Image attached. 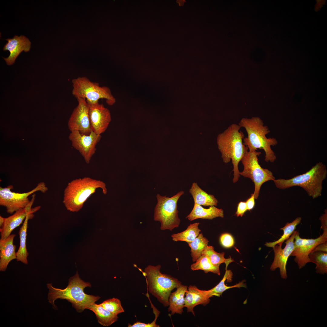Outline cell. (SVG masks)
<instances>
[{"label":"cell","instance_id":"obj_7","mask_svg":"<svg viewBox=\"0 0 327 327\" xmlns=\"http://www.w3.org/2000/svg\"><path fill=\"white\" fill-rule=\"evenodd\" d=\"M73 88L72 93L76 98L86 99L89 104L99 102L101 99H106L107 104L113 105L116 99L110 89L106 86H101L99 83L93 82L86 77H78L72 81Z\"/></svg>","mask_w":327,"mask_h":327},{"label":"cell","instance_id":"obj_3","mask_svg":"<svg viewBox=\"0 0 327 327\" xmlns=\"http://www.w3.org/2000/svg\"><path fill=\"white\" fill-rule=\"evenodd\" d=\"M239 125L244 128L247 134V137L243 139V144L249 151L263 149L265 153V161L267 162H273L276 159L272 146L276 145L278 141L274 138H267L266 135L270 132L267 126L264 125L262 120L258 117L251 118H243Z\"/></svg>","mask_w":327,"mask_h":327},{"label":"cell","instance_id":"obj_19","mask_svg":"<svg viewBox=\"0 0 327 327\" xmlns=\"http://www.w3.org/2000/svg\"><path fill=\"white\" fill-rule=\"evenodd\" d=\"M185 297L184 307L187 312H191L194 315V308L197 306H206L210 302V298L203 292V290L198 289L195 286L190 285L188 287Z\"/></svg>","mask_w":327,"mask_h":327},{"label":"cell","instance_id":"obj_14","mask_svg":"<svg viewBox=\"0 0 327 327\" xmlns=\"http://www.w3.org/2000/svg\"><path fill=\"white\" fill-rule=\"evenodd\" d=\"M35 197V194L34 193L32 195L30 203L27 206L16 211L12 215L5 218L4 223L0 228L1 239L8 237L15 229L24 221L28 215L34 213L40 209V206L32 208Z\"/></svg>","mask_w":327,"mask_h":327},{"label":"cell","instance_id":"obj_32","mask_svg":"<svg viewBox=\"0 0 327 327\" xmlns=\"http://www.w3.org/2000/svg\"><path fill=\"white\" fill-rule=\"evenodd\" d=\"M99 305L106 309L117 315L124 312L121 301L117 298H114L107 299Z\"/></svg>","mask_w":327,"mask_h":327},{"label":"cell","instance_id":"obj_31","mask_svg":"<svg viewBox=\"0 0 327 327\" xmlns=\"http://www.w3.org/2000/svg\"><path fill=\"white\" fill-rule=\"evenodd\" d=\"M224 254V252L219 253L216 252L213 246L208 245L205 248L202 253V255L206 256L214 266L219 267L220 264L224 263L226 265V268H227L229 263L233 261L231 258L229 259L225 258Z\"/></svg>","mask_w":327,"mask_h":327},{"label":"cell","instance_id":"obj_21","mask_svg":"<svg viewBox=\"0 0 327 327\" xmlns=\"http://www.w3.org/2000/svg\"><path fill=\"white\" fill-rule=\"evenodd\" d=\"M188 287L182 284L176 288L174 292L171 293L169 298L168 312L171 315L182 314L184 307L185 296Z\"/></svg>","mask_w":327,"mask_h":327},{"label":"cell","instance_id":"obj_34","mask_svg":"<svg viewBox=\"0 0 327 327\" xmlns=\"http://www.w3.org/2000/svg\"><path fill=\"white\" fill-rule=\"evenodd\" d=\"M157 317L155 316V319L151 323H145L139 321H137L134 323L133 325H131L130 323L128 324V327H159L160 326L157 324L156 323V319Z\"/></svg>","mask_w":327,"mask_h":327},{"label":"cell","instance_id":"obj_11","mask_svg":"<svg viewBox=\"0 0 327 327\" xmlns=\"http://www.w3.org/2000/svg\"><path fill=\"white\" fill-rule=\"evenodd\" d=\"M299 235L297 231L295 237L293 249L290 256L295 257L294 261L300 269L310 262L309 255L315 247L327 241V232H323L322 235L315 239L302 238Z\"/></svg>","mask_w":327,"mask_h":327},{"label":"cell","instance_id":"obj_4","mask_svg":"<svg viewBox=\"0 0 327 327\" xmlns=\"http://www.w3.org/2000/svg\"><path fill=\"white\" fill-rule=\"evenodd\" d=\"M99 188L102 189L104 194H107L106 185L102 181L88 177L74 180L68 183L64 190L63 203L68 210L78 212L88 198Z\"/></svg>","mask_w":327,"mask_h":327},{"label":"cell","instance_id":"obj_10","mask_svg":"<svg viewBox=\"0 0 327 327\" xmlns=\"http://www.w3.org/2000/svg\"><path fill=\"white\" fill-rule=\"evenodd\" d=\"M13 188L12 185L4 188L0 187V205L5 207L7 212L10 214L27 206L31 202L28 198L31 195L38 191L45 193L48 190L43 182H39L35 188L25 193L12 192L11 190Z\"/></svg>","mask_w":327,"mask_h":327},{"label":"cell","instance_id":"obj_22","mask_svg":"<svg viewBox=\"0 0 327 327\" xmlns=\"http://www.w3.org/2000/svg\"><path fill=\"white\" fill-rule=\"evenodd\" d=\"M189 192L193 197L194 203L204 206L217 205L218 201L214 196L202 190L197 183H192Z\"/></svg>","mask_w":327,"mask_h":327},{"label":"cell","instance_id":"obj_8","mask_svg":"<svg viewBox=\"0 0 327 327\" xmlns=\"http://www.w3.org/2000/svg\"><path fill=\"white\" fill-rule=\"evenodd\" d=\"M184 193V192L181 191L171 197L157 194L154 220L160 223L161 230L172 231L179 226L180 220L178 216L177 202Z\"/></svg>","mask_w":327,"mask_h":327},{"label":"cell","instance_id":"obj_36","mask_svg":"<svg viewBox=\"0 0 327 327\" xmlns=\"http://www.w3.org/2000/svg\"><path fill=\"white\" fill-rule=\"evenodd\" d=\"M325 213L323 214L319 218L321 223V228L323 230V232H327V209L325 210Z\"/></svg>","mask_w":327,"mask_h":327},{"label":"cell","instance_id":"obj_6","mask_svg":"<svg viewBox=\"0 0 327 327\" xmlns=\"http://www.w3.org/2000/svg\"><path fill=\"white\" fill-rule=\"evenodd\" d=\"M161 266L149 265L143 272L147 280L148 290L164 307L169 306V298L171 291L182 284L177 279L162 273Z\"/></svg>","mask_w":327,"mask_h":327},{"label":"cell","instance_id":"obj_37","mask_svg":"<svg viewBox=\"0 0 327 327\" xmlns=\"http://www.w3.org/2000/svg\"><path fill=\"white\" fill-rule=\"evenodd\" d=\"M255 198L253 193L251 194V197L246 202L248 210L250 211L254 207L255 205Z\"/></svg>","mask_w":327,"mask_h":327},{"label":"cell","instance_id":"obj_27","mask_svg":"<svg viewBox=\"0 0 327 327\" xmlns=\"http://www.w3.org/2000/svg\"><path fill=\"white\" fill-rule=\"evenodd\" d=\"M191 269L193 270H201L205 273L210 272L220 275L219 267L213 265L209 259L205 255H202L195 262L191 265Z\"/></svg>","mask_w":327,"mask_h":327},{"label":"cell","instance_id":"obj_38","mask_svg":"<svg viewBox=\"0 0 327 327\" xmlns=\"http://www.w3.org/2000/svg\"><path fill=\"white\" fill-rule=\"evenodd\" d=\"M314 251H321L327 252V241L317 245L312 251V252Z\"/></svg>","mask_w":327,"mask_h":327},{"label":"cell","instance_id":"obj_17","mask_svg":"<svg viewBox=\"0 0 327 327\" xmlns=\"http://www.w3.org/2000/svg\"><path fill=\"white\" fill-rule=\"evenodd\" d=\"M8 41L4 46L3 50H8L10 52L9 56L4 58L7 64L10 65L15 62L18 56L23 51L27 52L30 50L31 42L29 39L25 36H20L15 35L12 38L6 39Z\"/></svg>","mask_w":327,"mask_h":327},{"label":"cell","instance_id":"obj_13","mask_svg":"<svg viewBox=\"0 0 327 327\" xmlns=\"http://www.w3.org/2000/svg\"><path fill=\"white\" fill-rule=\"evenodd\" d=\"M78 104L74 109L69 118L68 125L71 131H78L88 134L92 131L89 114V106L86 99L76 98Z\"/></svg>","mask_w":327,"mask_h":327},{"label":"cell","instance_id":"obj_5","mask_svg":"<svg viewBox=\"0 0 327 327\" xmlns=\"http://www.w3.org/2000/svg\"><path fill=\"white\" fill-rule=\"evenodd\" d=\"M327 170L326 166L322 162L316 164L305 173L285 179H275V184L277 188L284 190L294 186L302 188L308 196L313 199L322 195V182L326 178Z\"/></svg>","mask_w":327,"mask_h":327},{"label":"cell","instance_id":"obj_25","mask_svg":"<svg viewBox=\"0 0 327 327\" xmlns=\"http://www.w3.org/2000/svg\"><path fill=\"white\" fill-rule=\"evenodd\" d=\"M232 272L230 270H227L223 279L220 282L215 286L208 290H203L204 293L209 298L214 296L220 297L223 292L226 290L232 288L246 287V284L243 281L240 282L236 285L231 286H227L225 284V282L226 279L231 278Z\"/></svg>","mask_w":327,"mask_h":327},{"label":"cell","instance_id":"obj_29","mask_svg":"<svg viewBox=\"0 0 327 327\" xmlns=\"http://www.w3.org/2000/svg\"><path fill=\"white\" fill-rule=\"evenodd\" d=\"M309 257L310 262L316 265V273L322 274L327 273V252H312L309 254Z\"/></svg>","mask_w":327,"mask_h":327},{"label":"cell","instance_id":"obj_35","mask_svg":"<svg viewBox=\"0 0 327 327\" xmlns=\"http://www.w3.org/2000/svg\"><path fill=\"white\" fill-rule=\"evenodd\" d=\"M247 210H248L246 202L240 201L238 204L235 214L237 216H242Z\"/></svg>","mask_w":327,"mask_h":327},{"label":"cell","instance_id":"obj_12","mask_svg":"<svg viewBox=\"0 0 327 327\" xmlns=\"http://www.w3.org/2000/svg\"><path fill=\"white\" fill-rule=\"evenodd\" d=\"M69 138L73 147L78 151L86 163H90L96 151V146L101 138V135L92 131L88 134L78 131H71Z\"/></svg>","mask_w":327,"mask_h":327},{"label":"cell","instance_id":"obj_39","mask_svg":"<svg viewBox=\"0 0 327 327\" xmlns=\"http://www.w3.org/2000/svg\"><path fill=\"white\" fill-rule=\"evenodd\" d=\"M5 221V218L2 216H0V227H2L3 226Z\"/></svg>","mask_w":327,"mask_h":327},{"label":"cell","instance_id":"obj_26","mask_svg":"<svg viewBox=\"0 0 327 327\" xmlns=\"http://www.w3.org/2000/svg\"><path fill=\"white\" fill-rule=\"evenodd\" d=\"M199 224V223L191 224L184 231L173 234L171 236L173 240L175 241H183L188 243L193 241L201 231L198 227Z\"/></svg>","mask_w":327,"mask_h":327},{"label":"cell","instance_id":"obj_30","mask_svg":"<svg viewBox=\"0 0 327 327\" xmlns=\"http://www.w3.org/2000/svg\"><path fill=\"white\" fill-rule=\"evenodd\" d=\"M301 220V217H299L296 218L292 222L287 223L285 226L280 229V230H282L283 232L281 238L274 242L266 243L265 244V246L272 248L277 244L282 246L284 242L289 238L295 230L296 226L300 223Z\"/></svg>","mask_w":327,"mask_h":327},{"label":"cell","instance_id":"obj_28","mask_svg":"<svg viewBox=\"0 0 327 327\" xmlns=\"http://www.w3.org/2000/svg\"><path fill=\"white\" fill-rule=\"evenodd\" d=\"M208 240L201 233L193 241L188 243L191 248V254L193 262H196L202 255L203 252L208 245Z\"/></svg>","mask_w":327,"mask_h":327},{"label":"cell","instance_id":"obj_2","mask_svg":"<svg viewBox=\"0 0 327 327\" xmlns=\"http://www.w3.org/2000/svg\"><path fill=\"white\" fill-rule=\"evenodd\" d=\"M241 128L239 125L232 124L220 134L217 138L218 148L223 162L227 163L232 160L233 166V183L239 180L240 172L238 164L248 150V147L243 144V139L244 135L240 131Z\"/></svg>","mask_w":327,"mask_h":327},{"label":"cell","instance_id":"obj_23","mask_svg":"<svg viewBox=\"0 0 327 327\" xmlns=\"http://www.w3.org/2000/svg\"><path fill=\"white\" fill-rule=\"evenodd\" d=\"M34 216V213L28 215L26 216L18 232L20 245L16 252V259L17 261H20L25 264H28L27 258L29 255L26 245L28 221L29 220L32 219Z\"/></svg>","mask_w":327,"mask_h":327},{"label":"cell","instance_id":"obj_33","mask_svg":"<svg viewBox=\"0 0 327 327\" xmlns=\"http://www.w3.org/2000/svg\"><path fill=\"white\" fill-rule=\"evenodd\" d=\"M220 241L221 245L226 248H229L233 246L234 243V240L232 236L228 233H223L221 235L220 237Z\"/></svg>","mask_w":327,"mask_h":327},{"label":"cell","instance_id":"obj_1","mask_svg":"<svg viewBox=\"0 0 327 327\" xmlns=\"http://www.w3.org/2000/svg\"><path fill=\"white\" fill-rule=\"evenodd\" d=\"M47 286L49 290L48 295V302L54 309H57L54 304L58 299H66L71 302L77 311L81 312L87 309L92 304L98 300L101 297L98 296L86 294L84 289L91 287V285L88 282L81 279L78 272L69 280L68 284L65 289H61L54 287L51 283H48Z\"/></svg>","mask_w":327,"mask_h":327},{"label":"cell","instance_id":"obj_9","mask_svg":"<svg viewBox=\"0 0 327 327\" xmlns=\"http://www.w3.org/2000/svg\"><path fill=\"white\" fill-rule=\"evenodd\" d=\"M261 154L256 150L248 151L241 160L243 169L239 174L244 177L250 178L254 184L253 193L255 199L259 196L262 184L269 181L275 179L272 173L267 169L261 167L258 161V156Z\"/></svg>","mask_w":327,"mask_h":327},{"label":"cell","instance_id":"obj_24","mask_svg":"<svg viewBox=\"0 0 327 327\" xmlns=\"http://www.w3.org/2000/svg\"><path fill=\"white\" fill-rule=\"evenodd\" d=\"M88 309L95 313L98 322L103 326H110L118 320L117 315L107 310L99 304L94 303L90 305Z\"/></svg>","mask_w":327,"mask_h":327},{"label":"cell","instance_id":"obj_18","mask_svg":"<svg viewBox=\"0 0 327 327\" xmlns=\"http://www.w3.org/2000/svg\"><path fill=\"white\" fill-rule=\"evenodd\" d=\"M16 235L11 234L8 237L0 239V271H5L10 261L16 259V246L13 244Z\"/></svg>","mask_w":327,"mask_h":327},{"label":"cell","instance_id":"obj_20","mask_svg":"<svg viewBox=\"0 0 327 327\" xmlns=\"http://www.w3.org/2000/svg\"><path fill=\"white\" fill-rule=\"evenodd\" d=\"M217 217H224L223 211L222 209L217 208L214 206H210L209 208L206 209L194 203L192 210L186 218L192 221L198 219L212 220Z\"/></svg>","mask_w":327,"mask_h":327},{"label":"cell","instance_id":"obj_16","mask_svg":"<svg viewBox=\"0 0 327 327\" xmlns=\"http://www.w3.org/2000/svg\"><path fill=\"white\" fill-rule=\"evenodd\" d=\"M89 114L92 130L99 135L107 129L111 121L109 110L99 102L89 104Z\"/></svg>","mask_w":327,"mask_h":327},{"label":"cell","instance_id":"obj_15","mask_svg":"<svg viewBox=\"0 0 327 327\" xmlns=\"http://www.w3.org/2000/svg\"><path fill=\"white\" fill-rule=\"evenodd\" d=\"M297 231L295 230L290 237L285 242L286 245L283 248L282 246L277 244L272 248L274 253V259L270 269L272 271L279 268L281 277L283 279L287 278L286 266L288 259L294 248V243L295 235Z\"/></svg>","mask_w":327,"mask_h":327}]
</instances>
